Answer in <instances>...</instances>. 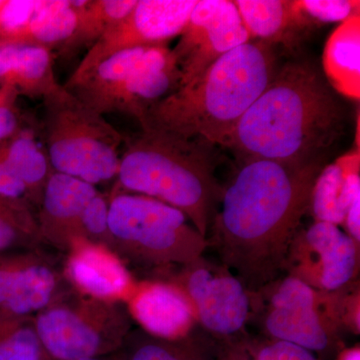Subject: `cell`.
<instances>
[{
  "instance_id": "obj_1",
  "label": "cell",
  "mask_w": 360,
  "mask_h": 360,
  "mask_svg": "<svg viewBox=\"0 0 360 360\" xmlns=\"http://www.w3.org/2000/svg\"><path fill=\"white\" fill-rule=\"evenodd\" d=\"M324 167L241 160L224 187L208 229V246L250 295L262 292L285 269L291 243L310 210L315 180Z\"/></svg>"
},
{
  "instance_id": "obj_2",
  "label": "cell",
  "mask_w": 360,
  "mask_h": 360,
  "mask_svg": "<svg viewBox=\"0 0 360 360\" xmlns=\"http://www.w3.org/2000/svg\"><path fill=\"white\" fill-rule=\"evenodd\" d=\"M347 122V108L323 73L312 61L296 58L278 68L246 111L229 149L240 160L324 165Z\"/></svg>"
},
{
  "instance_id": "obj_3",
  "label": "cell",
  "mask_w": 360,
  "mask_h": 360,
  "mask_svg": "<svg viewBox=\"0 0 360 360\" xmlns=\"http://www.w3.org/2000/svg\"><path fill=\"white\" fill-rule=\"evenodd\" d=\"M276 46L253 40L227 52L191 84L155 104L139 122L229 148L238 122L278 70Z\"/></svg>"
},
{
  "instance_id": "obj_4",
  "label": "cell",
  "mask_w": 360,
  "mask_h": 360,
  "mask_svg": "<svg viewBox=\"0 0 360 360\" xmlns=\"http://www.w3.org/2000/svg\"><path fill=\"white\" fill-rule=\"evenodd\" d=\"M124 142L120 186L177 208L207 238L224 191L215 177L214 146L151 129Z\"/></svg>"
},
{
  "instance_id": "obj_5",
  "label": "cell",
  "mask_w": 360,
  "mask_h": 360,
  "mask_svg": "<svg viewBox=\"0 0 360 360\" xmlns=\"http://www.w3.org/2000/svg\"><path fill=\"white\" fill-rule=\"evenodd\" d=\"M180 82L172 49L156 45L117 52L82 75H71L63 86L99 115L123 113L139 123Z\"/></svg>"
},
{
  "instance_id": "obj_6",
  "label": "cell",
  "mask_w": 360,
  "mask_h": 360,
  "mask_svg": "<svg viewBox=\"0 0 360 360\" xmlns=\"http://www.w3.org/2000/svg\"><path fill=\"white\" fill-rule=\"evenodd\" d=\"M42 103L41 134L53 172L92 186L117 177L123 134L63 85Z\"/></svg>"
},
{
  "instance_id": "obj_7",
  "label": "cell",
  "mask_w": 360,
  "mask_h": 360,
  "mask_svg": "<svg viewBox=\"0 0 360 360\" xmlns=\"http://www.w3.org/2000/svg\"><path fill=\"white\" fill-rule=\"evenodd\" d=\"M187 220L184 212L162 201L120 194L110 203L108 231L146 262L184 266L208 248L207 238Z\"/></svg>"
},
{
  "instance_id": "obj_8",
  "label": "cell",
  "mask_w": 360,
  "mask_h": 360,
  "mask_svg": "<svg viewBox=\"0 0 360 360\" xmlns=\"http://www.w3.org/2000/svg\"><path fill=\"white\" fill-rule=\"evenodd\" d=\"M266 288L270 290V300L264 328L274 340L293 343L311 352L324 354L335 349L345 309L340 292L315 290L291 276Z\"/></svg>"
},
{
  "instance_id": "obj_9",
  "label": "cell",
  "mask_w": 360,
  "mask_h": 360,
  "mask_svg": "<svg viewBox=\"0 0 360 360\" xmlns=\"http://www.w3.org/2000/svg\"><path fill=\"white\" fill-rule=\"evenodd\" d=\"M172 49L184 86L200 77L227 52L250 41L234 1L198 0ZM179 86V87H180Z\"/></svg>"
},
{
  "instance_id": "obj_10",
  "label": "cell",
  "mask_w": 360,
  "mask_h": 360,
  "mask_svg": "<svg viewBox=\"0 0 360 360\" xmlns=\"http://www.w3.org/2000/svg\"><path fill=\"white\" fill-rule=\"evenodd\" d=\"M182 292L203 328L219 338L236 336L250 314V292L224 265L203 257L184 265Z\"/></svg>"
},
{
  "instance_id": "obj_11",
  "label": "cell",
  "mask_w": 360,
  "mask_h": 360,
  "mask_svg": "<svg viewBox=\"0 0 360 360\" xmlns=\"http://www.w3.org/2000/svg\"><path fill=\"white\" fill-rule=\"evenodd\" d=\"M357 265L359 243L338 225L315 221L296 234L285 269L315 290L333 293L350 283Z\"/></svg>"
},
{
  "instance_id": "obj_12",
  "label": "cell",
  "mask_w": 360,
  "mask_h": 360,
  "mask_svg": "<svg viewBox=\"0 0 360 360\" xmlns=\"http://www.w3.org/2000/svg\"><path fill=\"white\" fill-rule=\"evenodd\" d=\"M198 0H137L131 11L85 54L72 75L85 71L117 52L167 45L179 37Z\"/></svg>"
},
{
  "instance_id": "obj_13",
  "label": "cell",
  "mask_w": 360,
  "mask_h": 360,
  "mask_svg": "<svg viewBox=\"0 0 360 360\" xmlns=\"http://www.w3.org/2000/svg\"><path fill=\"white\" fill-rule=\"evenodd\" d=\"M0 87L44 101L61 87L54 73L53 53L39 45L0 41Z\"/></svg>"
},
{
  "instance_id": "obj_14",
  "label": "cell",
  "mask_w": 360,
  "mask_h": 360,
  "mask_svg": "<svg viewBox=\"0 0 360 360\" xmlns=\"http://www.w3.org/2000/svg\"><path fill=\"white\" fill-rule=\"evenodd\" d=\"M35 333L44 352L53 360L98 357L115 347L77 314L66 309H53L40 314Z\"/></svg>"
},
{
  "instance_id": "obj_15",
  "label": "cell",
  "mask_w": 360,
  "mask_h": 360,
  "mask_svg": "<svg viewBox=\"0 0 360 360\" xmlns=\"http://www.w3.org/2000/svg\"><path fill=\"white\" fill-rule=\"evenodd\" d=\"M132 312L142 328L162 340L186 338L196 319L193 305L182 290L165 283L142 288L132 302Z\"/></svg>"
},
{
  "instance_id": "obj_16",
  "label": "cell",
  "mask_w": 360,
  "mask_h": 360,
  "mask_svg": "<svg viewBox=\"0 0 360 360\" xmlns=\"http://www.w3.org/2000/svg\"><path fill=\"white\" fill-rule=\"evenodd\" d=\"M359 172V146L322 168L310 203L315 221L343 224L348 207L360 198Z\"/></svg>"
},
{
  "instance_id": "obj_17",
  "label": "cell",
  "mask_w": 360,
  "mask_h": 360,
  "mask_svg": "<svg viewBox=\"0 0 360 360\" xmlns=\"http://www.w3.org/2000/svg\"><path fill=\"white\" fill-rule=\"evenodd\" d=\"M234 4L250 39L281 45L295 54L309 34L298 20L293 0H236Z\"/></svg>"
},
{
  "instance_id": "obj_18",
  "label": "cell",
  "mask_w": 360,
  "mask_h": 360,
  "mask_svg": "<svg viewBox=\"0 0 360 360\" xmlns=\"http://www.w3.org/2000/svg\"><path fill=\"white\" fill-rule=\"evenodd\" d=\"M323 73L340 96L360 98V14L343 21L324 47Z\"/></svg>"
},
{
  "instance_id": "obj_19",
  "label": "cell",
  "mask_w": 360,
  "mask_h": 360,
  "mask_svg": "<svg viewBox=\"0 0 360 360\" xmlns=\"http://www.w3.org/2000/svg\"><path fill=\"white\" fill-rule=\"evenodd\" d=\"M41 129L28 123L11 139L0 146V156L27 187L30 198L39 200L53 169L40 136Z\"/></svg>"
},
{
  "instance_id": "obj_20",
  "label": "cell",
  "mask_w": 360,
  "mask_h": 360,
  "mask_svg": "<svg viewBox=\"0 0 360 360\" xmlns=\"http://www.w3.org/2000/svg\"><path fill=\"white\" fill-rule=\"evenodd\" d=\"M68 271L77 285L97 297L122 295L129 288L130 276L124 265L96 246H85L73 255Z\"/></svg>"
},
{
  "instance_id": "obj_21",
  "label": "cell",
  "mask_w": 360,
  "mask_h": 360,
  "mask_svg": "<svg viewBox=\"0 0 360 360\" xmlns=\"http://www.w3.org/2000/svg\"><path fill=\"white\" fill-rule=\"evenodd\" d=\"M54 286L56 279L47 267H1L0 309L13 315H25L44 309L51 300Z\"/></svg>"
},
{
  "instance_id": "obj_22",
  "label": "cell",
  "mask_w": 360,
  "mask_h": 360,
  "mask_svg": "<svg viewBox=\"0 0 360 360\" xmlns=\"http://www.w3.org/2000/svg\"><path fill=\"white\" fill-rule=\"evenodd\" d=\"M97 193L96 186L53 172L42 193V219L49 227H79L85 206Z\"/></svg>"
},
{
  "instance_id": "obj_23",
  "label": "cell",
  "mask_w": 360,
  "mask_h": 360,
  "mask_svg": "<svg viewBox=\"0 0 360 360\" xmlns=\"http://www.w3.org/2000/svg\"><path fill=\"white\" fill-rule=\"evenodd\" d=\"M77 23L78 9L75 0H37L30 26L18 42L60 52L77 30Z\"/></svg>"
},
{
  "instance_id": "obj_24",
  "label": "cell",
  "mask_w": 360,
  "mask_h": 360,
  "mask_svg": "<svg viewBox=\"0 0 360 360\" xmlns=\"http://www.w3.org/2000/svg\"><path fill=\"white\" fill-rule=\"evenodd\" d=\"M137 0H79L78 23L61 53H72L82 47L92 46L113 26L131 11Z\"/></svg>"
},
{
  "instance_id": "obj_25",
  "label": "cell",
  "mask_w": 360,
  "mask_h": 360,
  "mask_svg": "<svg viewBox=\"0 0 360 360\" xmlns=\"http://www.w3.org/2000/svg\"><path fill=\"white\" fill-rule=\"evenodd\" d=\"M181 340H143L132 348L127 360H225L226 350L220 354L208 343Z\"/></svg>"
},
{
  "instance_id": "obj_26",
  "label": "cell",
  "mask_w": 360,
  "mask_h": 360,
  "mask_svg": "<svg viewBox=\"0 0 360 360\" xmlns=\"http://www.w3.org/2000/svg\"><path fill=\"white\" fill-rule=\"evenodd\" d=\"M300 25L309 33L333 22H343L360 14V2L352 0H293Z\"/></svg>"
},
{
  "instance_id": "obj_27",
  "label": "cell",
  "mask_w": 360,
  "mask_h": 360,
  "mask_svg": "<svg viewBox=\"0 0 360 360\" xmlns=\"http://www.w3.org/2000/svg\"><path fill=\"white\" fill-rule=\"evenodd\" d=\"M44 348L30 328H6L0 316V360H44Z\"/></svg>"
},
{
  "instance_id": "obj_28",
  "label": "cell",
  "mask_w": 360,
  "mask_h": 360,
  "mask_svg": "<svg viewBox=\"0 0 360 360\" xmlns=\"http://www.w3.org/2000/svg\"><path fill=\"white\" fill-rule=\"evenodd\" d=\"M33 222L23 203L0 198V252L32 231Z\"/></svg>"
},
{
  "instance_id": "obj_29",
  "label": "cell",
  "mask_w": 360,
  "mask_h": 360,
  "mask_svg": "<svg viewBox=\"0 0 360 360\" xmlns=\"http://www.w3.org/2000/svg\"><path fill=\"white\" fill-rule=\"evenodd\" d=\"M37 0H6L0 11V41H20L32 20Z\"/></svg>"
},
{
  "instance_id": "obj_30",
  "label": "cell",
  "mask_w": 360,
  "mask_h": 360,
  "mask_svg": "<svg viewBox=\"0 0 360 360\" xmlns=\"http://www.w3.org/2000/svg\"><path fill=\"white\" fill-rule=\"evenodd\" d=\"M18 98L13 89L0 87V146L30 122L21 112Z\"/></svg>"
},
{
  "instance_id": "obj_31",
  "label": "cell",
  "mask_w": 360,
  "mask_h": 360,
  "mask_svg": "<svg viewBox=\"0 0 360 360\" xmlns=\"http://www.w3.org/2000/svg\"><path fill=\"white\" fill-rule=\"evenodd\" d=\"M250 350L255 360H317L307 348L274 338L250 347Z\"/></svg>"
},
{
  "instance_id": "obj_32",
  "label": "cell",
  "mask_w": 360,
  "mask_h": 360,
  "mask_svg": "<svg viewBox=\"0 0 360 360\" xmlns=\"http://www.w3.org/2000/svg\"><path fill=\"white\" fill-rule=\"evenodd\" d=\"M110 203L97 193L85 206L80 217L79 227L92 236H103L108 231Z\"/></svg>"
},
{
  "instance_id": "obj_33",
  "label": "cell",
  "mask_w": 360,
  "mask_h": 360,
  "mask_svg": "<svg viewBox=\"0 0 360 360\" xmlns=\"http://www.w3.org/2000/svg\"><path fill=\"white\" fill-rule=\"evenodd\" d=\"M0 198L23 203L30 198L27 187L0 156Z\"/></svg>"
},
{
  "instance_id": "obj_34",
  "label": "cell",
  "mask_w": 360,
  "mask_h": 360,
  "mask_svg": "<svg viewBox=\"0 0 360 360\" xmlns=\"http://www.w3.org/2000/svg\"><path fill=\"white\" fill-rule=\"evenodd\" d=\"M338 360H360L359 347L347 348L341 352Z\"/></svg>"
},
{
  "instance_id": "obj_35",
  "label": "cell",
  "mask_w": 360,
  "mask_h": 360,
  "mask_svg": "<svg viewBox=\"0 0 360 360\" xmlns=\"http://www.w3.org/2000/svg\"><path fill=\"white\" fill-rule=\"evenodd\" d=\"M6 0H0V11H1L2 7L6 4Z\"/></svg>"
},
{
  "instance_id": "obj_36",
  "label": "cell",
  "mask_w": 360,
  "mask_h": 360,
  "mask_svg": "<svg viewBox=\"0 0 360 360\" xmlns=\"http://www.w3.org/2000/svg\"><path fill=\"white\" fill-rule=\"evenodd\" d=\"M78 360H103L98 359V357H89V359H78Z\"/></svg>"
}]
</instances>
